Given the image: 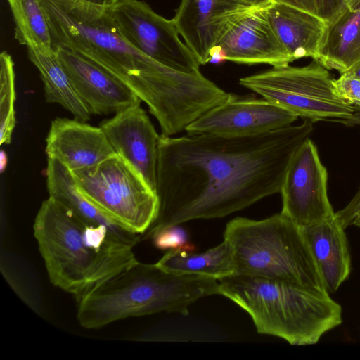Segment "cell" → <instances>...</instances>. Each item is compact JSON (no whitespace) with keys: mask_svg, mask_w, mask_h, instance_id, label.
<instances>
[{"mask_svg":"<svg viewBox=\"0 0 360 360\" xmlns=\"http://www.w3.org/2000/svg\"><path fill=\"white\" fill-rule=\"evenodd\" d=\"M53 49L79 53L112 74L140 99L150 94L160 63L129 43L107 8L80 0H40Z\"/></svg>","mask_w":360,"mask_h":360,"instance_id":"5b68a950","label":"cell"},{"mask_svg":"<svg viewBox=\"0 0 360 360\" xmlns=\"http://www.w3.org/2000/svg\"><path fill=\"white\" fill-rule=\"evenodd\" d=\"M297 116L262 98H238L206 112L188 125L187 134L248 136L264 134L292 124Z\"/></svg>","mask_w":360,"mask_h":360,"instance_id":"7c38bea8","label":"cell"},{"mask_svg":"<svg viewBox=\"0 0 360 360\" xmlns=\"http://www.w3.org/2000/svg\"><path fill=\"white\" fill-rule=\"evenodd\" d=\"M255 6L244 0H181L172 20L200 65H205L228 25Z\"/></svg>","mask_w":360,"mask_h":360,"instance_id":"5bb4252c","label":"cell"},{"mask_svg":"<svg viewBox=\"0 0 360 360\" xmlns=\"http://www.w3.org/2000/svg\"><path fill=\"white\" fill-rule=\"evenodd\" d=\"M360 216V187L356 195L342 209L335 212V217L338 223L345 229L354 224Z\"/></svg>","mask_w":360,"mask_h":360,"instance_id":"83f0119b","label":"cell"},{"mask_svg":"<svg viewBox=\"0 0 360 360\" xmlns=\"http://www.w3.org/2000/svg\"><path fill=\"white\" fill-rule=\"evenodd\" d=\"M316 59L340 75L360 62V0L326 23Z\"/></svg>","mask_w":360,"mask_h":360,"instance_id":"ffe728a7","label":"cell"},{"mask_svg":"<svg viewBox=\"0 0 360 360\" xmlns=\"http://www.w3.org/2000/svg\"><path fill=\"white\" fill-rule=\"evenodd\" d=\"M54 51L91 115L115 114L141 103V99L126 84L96 63L60 47Z\"/></svg>","mask_w":360,"mask_h":360,"instance_id":"9a60e30c","label":"cell"},{"mask_svg":"<svg viewBox=\"0 0 360 360\" xmlns=\"http://www.w3.org/2000/svg\"><path fill=\"white\" fill-rule=\"evenodd\" d=\"M267 4L250 8L228 25L212 53L211 62L226 60L246 65L267 64L273 68L287 66L292 62L269 20L265 11Z\"/></svg>","mask_w":360,"mask_h":360,"instance_id":"8fae6325","label":"cell"},{"mask_svg":"<svg viewBox=\"0 0 360 360\" xmlns=\"http://www.w3.org/2000/svg\"><path fill=\"white\" fill-rule=\"evenodd\" d=\"M218 281L219 295L248 312L259 333L290 345L316 344L342 322L341 306L326 290L249 274Z\"/></svg>","mask_w":360,"mask_h":360,"instance_id":"277c9868","label":"cell"},{"mask_svg":"<svg viewBox=\"0 0 360 360\" xmlns=\"http://www.w3.org/2000/svg\"><path fill=\"white\" fill-rule=\"evenodd\" d=\"M328 70L316 59L302 67L273 68L244 77L239 83L297 117L311 122L345 119L354 105L340 98Z\"/></svg>","mask_w":360,"mask_h":360,"instance_id":"52a82bcc","label":"cell"},{"mask_svg":"<svg viewBox=\"0 0 360 360\" xmlns=\"http://www.w3.org/2000/svg\"><path fill=\"white\" fill-rule=\"evenodd\" d=\"M33 232L50 282L79 301L138 260L133 246L58 201L44 200Z\"/></svg>","mask_w":360,"mask_h":360,"instance_id":"7a4b0ae2","label":"cell"},{"mask_svg":"<svg viewBox=\"0 0 360 360\" xmlns=\"http://www.w3.org/2000/svg\"><path fill=\"white\" fill-rule=\"evenodd\" d=\"M217 281L137 261L77 301V320L86 329H98L121 319L160 312L186 316L199 299L219 295Z\"/></svg>","mask_w":360,"mask_h":360,"instance_id":"3957f363","label":"cell"},{"mask_svg":"<svg viewBox=\"0 0 360 360\" xmlns=\"http://www.w3.org/2000/svg\"><path fill=\"white\" fill-rule=\"evenodd\" d=\"M71 172L79 191L129 231L141 236L157 219L159 199L156 192L118 155L94 167Z\"/></svg>","mask_w":360,"mask_h":360,"instance_id":"ba28073f","label":"cell"},{"mask_svg":"<svg viewBox=\"0 0 360 360\" xmlns=\"http://www.w3.org/2000/svg\"><path fill=\"white\" fill-rule=\"evenodd\" d=\"M7 1L14 20L15 39L45 53L55 52L40 0Z\"/></svg>","mask_w":360,"mask_h":360,"instance_id":"603a6c76","label":"cell"},{"mask_svg":"<svg viewBox=\"0 0 360 360\" xmlns=\"http://www.w3.org/2000/svg\"><path fill=\"white\" fill-rule=\"evenodd\" d=\"M354 226H356L360 227V216L357 218V219H356V221L354 222Z\"/></svg>","mask_w":360,"mask_h":360,"instance_id":"d6a6232c","label":"cell"},{"mask_svg":"<svg viewBox=\"0 0 360 360\" xmlns=\"http://www.w3.org/2000/svg\"><path fill=\"white\" fill-rule=\"evenodd\" d=\"M327 182V170L308 138L295 152L285 175L281 212L300 228L334 218Z\"/></svg>","mask_w":360,"mask_h":360,"instance_id":"30bf717a","label":"cell"},{"mask_svg":"<svg viewBox=\"0 0 360 360\" xmlns=\"http://www.w3.org/2000/svg\"><path fill=\"white\" fill-rule=\"evenodd\" d=\"M99 7L108 8L112 6L117 0H80Z\"/></svg>","mask_w":360,"mask_h":360,"instance_id":"f546056e","label":"cell"},{"mask_svg":"<svg viewBox=\"0 0 360 360\" xmlns=\"http://www.w3.org/2000/svg\"><path fill=\"white\" fill-rule=\"evenodd\" d=\"M245 1L254 5V6H260V5H266L269 2L272 1V0H244Z\"/></svg>","mask_w":360,"mask_h":360,"instance_id":"1f68e13d","label":"cell"},{"mask_svg":"<svg viewBox=\"0 0 360 360\" xmlns=\"http://www.w3.org/2000/svg\"><path fill=\"white\" fill-rule=\"evenodd\" d=\"M107 9L126 40L139 51L176 70L200 71V63L180 39L172 19L140 0H117Z\"/></svg>","mask_w":360,"mask_h":360,"instance_id":"9c48e42d","label":"cell"},{"mask_svg":"<svg viewBox=\"0 0 360 360\" xmlns=\"http://www.w3.org/2000/svg\"><path fill=\"white\" fill-rule=\"evenodd\" d=\"M27 48L28 58L39 70L44 83L46 101L59 104L78 121H89L91 113L75 91L56 51L45 53L32 47Z\"/></svg>","mask_w":360,"mask_h":360,"instance_id":"44dd1931","label":"cell"},{"mask_svg":"<svg viewBox=\"0 0 360 360\" xmlns=\"http://www.w3.org/2000/svg\"><path fill=\"white\" fill-rule=\"evenodd\" d=\"M334 86L340 98L353 105H360V79L343 73L334 79Z\"/></svg>","mask_w":360,"mask_h":360,"instance_id":"4316f807","label":"cell"},{"mask_svg":"<svg viewBox=\"0 0 360 360\" xmlns=\"http://www.w3.org/2000/svg\"><path fill=\"white\" fill-rule=\"evenodd\" d=\"M103 129L115 154L123 158L156 192L160 138L146 111L137 103L103 120Z\"/></svg>","mask_w":360,"mask_h":360,"instance_id":"4fadbf2b","label":"cell"},{"mask_svg":"<svg viewBox=\"0 0 360 360\" xmlns=\"http://www.w3.org/2000/svg\"><path fill=\"white\" fill-rule=\"evenodd\" d=\"M46 176L49 197L84 221L106 226L133 247L141 240L140 235L122 226L93 204L78 188L71 171L58 161L47 158Z\"/></svg>","mask_w":360,"mask_h":360,"instance_id":"d6986e66","label":"cell"},{"mask_svg":"<svg viewBox=\"0 0 360 360\" xmlns=\"http://www.w3.org/2000/svg\"><path fill=\"white\" fill-rule=\"evenodd\" d=\"M224 239L233 250L235 274L326 291L300 228L281 212L262 220L236 217L226 224Z\"/></svg>","mask_w":360,"mask_h":360,"instance_id":"8992f818","label":"cell"},{"mask_svg":"<svg viewBox=\"0 0 360 360\" xmlns=\"http://www.w3.org/2000/svg\"><path fill=\"white\" fill-rule=\"evenodd\" d=\"M14 63L4 51L0 54V144H9L15 126Z\"/></svg>","mask_w":360,"mask_h":360,"instance_id":"cb8c5ba5","label":"cell"},{"mask_svg":"<svg viewBox=\"0 0 360 360\" xmlns=\"http://www.w3.org/2000/svg\"><path fill=\"white\" fill-rule=\"evenodd\" d=\"M45 151L71 172L94 167L115 154L100 127L66 117L51 122Z\"/></svg>","mask_w":360,"mask_h":360,"instance_id":"2e32d148","label":"cell"},{"mask_svg":"<svg viewBox=\"0 0 360 360\" xmlns=\"http://www.w3.org/2000/svg\"><path fill=\"white\" fill-rule=\"evenodd\" d=\"M328 293L349 276L351 257L345 229L335 217L300 228Z\"/></svg>","mask_w":360,"mask_h":360,"instance_id":"e0dca14e","label":"cell"},{"mask_svg":"<svg viewBox=\"0 0 360 360\" xmlns=\"http://www.w3.org/2000/svg\"><path fill=\"white\" fill-rule=\"evenodd\" d=\"M345 73L360 79V62L354 65L351 69Z\"/></svg>","mask_w":360,"mask_h":360,"instance_id":"4dcf8cb0","label":"cell"},{"mask_svg":"<svg viewBox=\"0 0 360 360\" xmlns=\"http://www.w3.org/2000/svg\"><path fill=\"white\" fill-rule=\"evenodd\" d=\"M313 129L305 119L248 136L160 134L159 212L143 236L193 219L224 217L280 193L293 155Z\"/></svg>","mask_w":360,"mask_h":360,"instance_id":"6da1fadb","label":"cell"},{"mask_svg":"<svg viewBox=\"0 0 360 360\" xmlns=\"http://www.w3.org/2000/svg\"><path fill=\"white\" fill-rule=\"evenodd\" d=\"M180 225L164 227L152 233L146 238H150L154 246L162 250L193 252L195 248L191 243L186 231Z\"/></svg>","mask_w":360,"mask_h":360,"instance_id":"484cf974","label":"cell"},{"mask_svg":"<svg viewBox=\"0 0 360 360\" xmlns=\"http://www.w3.org/2000/svg\"><path fill=\"white\" fill-rule=\"evenodd\" d=\"M156 264L169 271L208 276L217 280L235 274L233 250L224 239L218 245L203 252L168 250Z\"/></svg>","mask_w":360,"mask_h":360,"instance_id":"7402d4cb","label":"cell"},{"mask_svg":"<svg viewBox=\"0 0 360 360\" xmlns=\"http://www.w3.org/2000/svg\"><path fill=\"white\" fill-rule=\"evenodd\" d=\"M269 20L292 61L316 59L326 22L295 8L271 1L265 6Z\"/></svg>","mask_w":360,"mask_h":360,"instance_id":"ac0fdd59","label":"cell"},{"mask_svg":"<svg viewBox=\"0 0 360 360\" xmlns=\"http://www.w3.org/2000/svg\"><path fill=\"white\" fill-rule=\"evenodd\" d=\"M332 121L337 122L349 127L360 125V105H354V111L347 118L336 119Z\"/></svg>","mask_w":360,"mask_h":360,"instance_id":"f1b7e54d","label":"cell"},{"mask_svg":"<svg viewBox=\"0 0 360 360\" xmlns=\"http://www.w3.org/2000/svg\"><path fill=\"white\" fill-rule=\"evenodd\" d=\"M356 0H272L310 13L326 23L333 21L339 14Z\"/></svg>","mask_w":360,"mask_h":360,"instance_id":"d4e9b609","label":"cell"}]
</instances>
